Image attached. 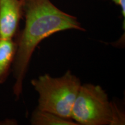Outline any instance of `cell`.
Returning a JSON list of instances; mask_svg holds the SVG:
<instances>
[{"label":"cell","mask_w":125,"mask_h":125,"mask_svg":"<svg viewBox=\"0 0 125 125\" xmlns=\"http://www.w3.org/2000/svg\"><path fill=\"white\" fill-rule=\"evenodd\" d=\"M17 49L16 38H0V85L7 80Z\"/></svg>","instance_id":"5b68a950"},{"label":"cell","mask_w":125,"mask_h":125,"mask_svg":"<svg viewBox=\"0 0 125 125\" xmlns=\"http://www.w3.org/2000/svg\"><path fill=\"white\" fill-rule=\"evenodd\" d=\"M71 119L78 125L125 124V114L99 85H81L71 111Z\"/></svg>","instance_id":"7a4b0ae2"},{"label":"cell","mask_w":125,"mask_h":125,"mask_svg":"<svg viewBox=\"0 0 125 125\" xmlns=\"http://www.w3.org/2000/svg\"><path fill=\"white\" fill-rule=\"evenodd\" d=\"M31 123L33 125H77L73 119L62 118L37 108L32 112Z\"/></svg>","instance_id":"8992f818"},{"label":"cell","mask_w":125,"mask_h":125,"mask_svg":"<svg viewBox=\"0 0 125 125\" xmlns=\"http://www.w3.org/2000/svg\"><path fill=\"white\" fill-rule=\"evenodd\" d=\"M24 29L15 37L17 49L12 71L15 79L13 94L18 100L23 92V81L34 51L41 42L60 31H85L77 18L65 13L51 0H21Z\"/></svg>","instance_id":"6da1fadb"},{"label":"cell","mask_w":125,"mask_h":125,"mask_svg":"<svg viewBox=\"0 0 125 125\" xmlns=\"http://www.w3.org/2000/svg\"><path fill=\"white\" fill-rule=\"evenodd\" d=\"M31 83L39 95L38 108L72 119L71 111L81 86L77 76L70 71L58 78L45 74Z\"/></svg>","instance_id":"3957f363"},{"label":"cell","mask_w":125,"mask_h":125,"mask_svg":"<svg viewBox=\"0 0 125 125\" xmlns=\"http://www.w3.org/2000/svg\"><path fill=\"white\" fill-rule=\"evenodd\" d=\"M21 0H0V38H15L22 19Z\"/></svg>","instance_id":"277c9868"}]
</instances>
